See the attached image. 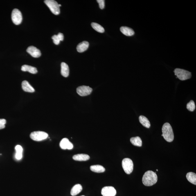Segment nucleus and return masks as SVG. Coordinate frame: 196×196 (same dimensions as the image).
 <instances>
[{"instance_id": "nucleus-1", "label": "nucleus", "mask_w": 196, "mask_h": 196, "mask_svg": "<svg viewBox=\"0 0 196 196\" xmlns=\"http://www.w3.org/2000/svg\"><path fill=\"white\" fill-rule=\"evenodd\" d=\"M158 177L155 172L152 171H147L144 174L142 181L145 186H150L157 182Z\"/></svg>"}, {"instance_id": "nucleus-2", "label": "nucleus", "mask_w": 196, "mask_h": 196, "mask_svg": "<svg viewBox=\"0 0 196 196\" xmlns=\"http://www.w3.org/2000/svg\"><path fill=\"white\" fill-rule=\"evenodd\" d=\"M163 136L167 142L170 143L173 141L174 135L172 127L170 124L166 123L164 124L162 127Z\"/></svg>"}, {"instance_id": "nucleus-3", "label": "nucleus", "mask_w": 196, "mask_h": 196, "mask_svg": "<svg viewBox=\"0 0 196 196\" xmlns=\"http://www.w3.org/2000/svg\"><path fill=\"white\" fill-rule=\"evenodd\" d=\"M174 72L177 78L182 81L188 79L191 77V73L190 72L179 68H176L174 70Z\"/></svg>"}, {"instance_id": "nucleus-4", "label": "nucleus", "mask_w": 196, "mask_h": 196, "mask_svg": "<svg viewBox=\"0 0 196 196\" xmlns=\"http://www.w3.org/2000/svg\"><path fill=\"white\" fill-rule=\"evenodd\" d=\"M44 2L52 13L55 15H58L60 14V7L57 2L54 0H46Z\"/></svg>"}, {"instance_id": "nucleus-5", "label": "nucleus", "mask_w": 196, "mask_h": 196, "mask_svg": "<svg viewBox=\"0 0 196 196\" xmlns=\"http://www.w3.org/2000/svg\"><path fill=\"white\" fill-rule=\"evenodd\" d=\"M122 166L126 173L129 174L132 173L133 170V163L129 158H125L122 161Z\"/></svg>"}, {"instance_id": "nucleus-6", "label": "nucleus", "mask_w": 196, "mask_h": 196, "mask_svg": "<svg viewBox=\"0 0 196 196\" xmlns=\"http://www.w3.org/2000/svg\"><path fill=\"white\" fill-rule=\"evenodd\" d=\"M48 136L47 133L42 131H36L32 132L30 135L31 139L36 141H40L46 140Z\"/></svg>"}, {"instance_id": "nucleus-7", "label": "nucleus", "mask_w": 196, "mask_h": 196, "mask_svg": "<svg viewBox=\"0 0 196 196\" xmlns=\"http://www.w3.org/2000/svg\"><path fill=\"white\" fill-rule=\"evenodd\" d=\"M11 19L14 24L18 25L21 24L22 21V16L20 10L15 8L12 11Z\"/></svg>"}, {"instance_id": "nucleus-8", "label": "nucleus", "mask_w": 196, "mask_h": 196, "mask_svg": "<svg viewBox=\"0 0 196 196\" xmlns=\"http://www.w3.org/2000/svg\"><path fill=\"white\" fill-rule=\"evenodd\" d=\"M93 91L92 88L88 86H80L77 88V92L80 96H85L90 95Z\"/></svg>"}, {"instance_id": "nucleus-9", "label": "nucleus", "mask_w": 196, "mask_h": 196, "mask_svg": "<svg viewBox=\"0 0 196 196\" xmlns=\"http://www.w3.org/2000/svg\"><path fill=\"white\" fill-rule=\"evenodd\" d=\"M116 193V189L112 186L104 187L101 190V194L103 196H115Z\"/></svg>"}, {"instance_id": "nucleus-10", "label": "nucleus", "mask_w": 196, "mask_h": 196, "mask_svg": "<svg viewBox=\"0 0 196 196\" xmlns=\"http://www.w3.org/2000/svg\"><path fill=\"white\" fill-rule=\"evenodd\" d=\"M27 52L32 56L35 58L40 57L41 55L40 50L33 46H31L27 48Z\"/></svg>"}, {"instance_id": "nucleus-11", "label": "nucleus", "mask_w": 196, "mask_h": 196, "mask_svg": "<svg viewBox=\"0 0 196 196\" xmlns=\"http://www.w3.org/2000/svg\"><path fill=\"white\" fill-rule=\"evenodd\" d=\"M60 146L61 148L64 150L66 149L71 150L73 147V144L67 138H64L62 140L60 143Z\"/></svg>"}, {"instance_id": "nucleus-12", "label": "nucleus", "mask_w": 196, "mask_h": 196, "mask_svg": "<svg viewBox=\"0 0 196 196\" xmlns=\"http://www.w3.org/2000/svg\"><path fill=\"white\" fill-rule=\"evenodd\" d=\"M21 86L23 90L26 92L33 93L35 91L32 86L26 80L23 81L21 84Z\"/></svg>"}, {"instance_id": "nucleus-13", "label": "nucleus", "mask_w": 196, "mask_h": 196, "mask_svg": "<svg viewBox=\"0 0 196 196\" xmlns=\"http://www.w3.org/2000/svg\"><path fill=\"white\" fill-rule=\"evenodd\" d=\"M61 74L65 77H67L69 75V66L65 63L62 62L61 65Z\"/></svg>"}, {"instance_id": "nucleus-14", "label": "nucleus", "mask_w": 196, "mask_h": 196, "mask_svg": "<svg viewBox=\"0 0 196 196\" xmlns=\"http://www.w3.org/2000/svg\"><path fill=\"white\" fill-rule=\"evenodd\" d=\"M89 46V43L87 41H84L80 43L77 46V50L79 53H82L87 50Z\"/></svg>"}, {"instance_id": "nucleus-15", "label": "nucleus", "mask_w": 196, "mask_h": 196, "mask_svg": "<svg viewBox=\"0 0 196 196\" xmlns=\"http://www.w3.org/2000/svg\"><path fill=\"white\" fill-rule=\"evenodd\" d=\"M74 160L77 161H86L90 159V156L87 154H77L73 156Z\"/></svg>"}, {"instance_id": "nucleus-16", "label": "nucleus", "mask_w": 196, "mask_h": 196, "mask_svg": "<svg viewBox=\"0 0 196 196\" xmlns=\"http://www.w3.org/2000/svg\"><path fill=\"white\" fill-rule=\"evenodd\" d=\"M21 70L23 71L28 72L32 74H36L37 72V68L27 65H24L21 66Z\"/></svg>"}, {"instance_id": "nucleus-17", "label": "nucleus", "mask_w": 196, "mask_h": 196, "mask_svg": "<svg viewBox=\"0 0 196 196\" xmlns=\"http://www.w3.org/2000/svg\"><path fill=\"white\" fill-rule=\"evenodd\" d=\"M120 31L122 33L127 36H132L134 34V32L132 28L127 27H122Z\"/></svg>"}, {"instance_id": "nucleus-18", "label": "nucleus", "mask_w": 196, "mask_h": 196, "mask_svg": "<svg viewBox=\"0 0 196 196\" xmlns=\"http://www.w3.org/2000/svg\"><path fill=\"white\" fill-rule=\"evenodd\" d=\"M82 188L80 184L75 185L72 188L71 194L72 196H75L80 193L82 191Z\"/></svg>"}, {"instance_id": "nucleus-19", "label": "nucleus", "mask_w": 196, "mask_h": 196, "mask_svg": "<svg viewBox=\"0 0 196 196\" xmlns=\"http://www.w3.org/2000/svg\"><path fill=\"white\" fill-rule=\"evenodd\" d=\"M139 120L140 123L143 126L147 128H149L150 127V123L146 117L141 115L139 117Z\"/></svg>"}, {"instance_id": "nucleus-20", "label": "nucleus", "mask_w": 196, "mask_h": 196, "mask_svg": "<svg viewBox=\"0 0 196 196\" xmlns=\"http://www.w3.org/2000/svg\"><path fill=\"white\" fill-rule=\"evenodd\" d=\"M92 171L97 173H101L105 171V169L103 166L100 165H92L90 167Z\"/></svg>"}, {"instance_id": "nucleus-21", "label": "nucleus", "mask_w": 196, "mask_h": 196, "mask_svg": "<svg viewBox=\"0 0 196 196\" xmlns=\"http://www.w3.org/2000/svg\"><path fill=\"white\" fill-rule=\"evenodd\" d=\"M64 35L62 33H59L57 35H54L52 37L53 39L54 43L56 45H58L60 43L61 41L64 40Z\"/></svg>"}, {"instance_id": "nucleus-22", "label": "nucleus", "mask_w": 196, "mask_h": 196, "mask_svg": "<svg viewBox=\"0 0 196 196\" xmlns=\"http://www.w3.org/2000/svg\"><path fill=\"white\" fill-rule=\"evenodd\" d=\"M186 178L191 183L196 185V174L193 172H189L187 173Z\"/></svg>"}, {"instance_id": "nucleus-23", "label": "nucleus", "mask_w": 196, "mask_h": 196, "mask_svg": "<svg viewBox=\"0 0 196 196\" xmlns=\"http://www.w3.org/2000/svg\"><path fill=\"white\" fill-rule=\"evenodd\" d=\"M16 151L15 158L17 160H20L22 158L23 149L21 145H17L15 147Z\"/></svg>"}, {"instance_id": "nucleus-24", "label": "nucleus", "mask_w": 196, "mask_h": 196, "mask_svg": "<svg viewBox=\"0 0 196 196\" xmlns=\"http://www.w3.org/2000/svg\"><path fill=\"white\" fill-rule=\"evenodd\" d=\"M130 141L133 145L141 147L142 146V141L139 137H136L130 138Z\"/></svg>"}, {"instance_id": "nucleus-25", "label": "nucleus", "mask_w": 196, "mask_h": 196, "mask_svg": "<svg viewBox=\"0 0 196 196\" xmlns=\"http://www.w3.org/2000/svg\"><path fill=\"white\" fill-rule=\"evenodd\" d=\"M92 27L96 31L100 32V33H104L105 32V30L104 28L100 25L96 23H92L91 24Z\"/></svg>"}, {"instance_id": "nucleus-26", "label": "nucleus", "mask_w": 196, "mask_h": 196, "mask_svg": "<svg viewBox=\"0 0 196 196\" xmlns=\"http://www.w3.org/2000/svg\"><path fill=\"white\" fill-rule=\"evenodd\" d=\"M187 109L189 111H193L195 109V102L193 100H191L187 105Z\"/></svg>"}, {"instance_id": "nucleus-27", "label": "nucleus", "mask_w": 196, "mask_h": 196, "mask_svg": "<svg viewBox=\"0 0 196 196\" xmlns=\"http://www.w3.org/2000/svg\"><path fill=\"white\" fill-rule=\"evenodd\" d=\"M6 120L4 119H0V129L5 128V124H6Z\"/></svg>"}, {"instance_id": "nucleus-28", "label": "nucleus", "mask_w": 196, "mask_h": 196, "mask_svg": "<svg viewBox=\"0 0 196 196\" xmlns=\"http://www.w3.org/2000/svg\"><path fill=\"white\" fill-rule=\"evenodd\" d=\"M97 1L98 3L100 8L101 9H103L105 7V1L104 0H98Z\"/></svg>"}, {"instance_id": "nucleus-29", "label": "nucleus", "mask_w": 196, "mask_h": 196, "mask_svg": "<svg viewBox=\"0 0 196 196\" xmlns=\"http://www.w3.org/2000/svg\"><path fill=\"white\" fill-rule=\"evenodd\" d=\"M59 7H60L62 6V5H61L60 4H59Z\"/></svg>"}, {"instance_id": "nucleus-30", "label": "nucleus", "mask_w": 196, "mask_h": 196, "mask_svg": "<svg viewBox=\"0 0 196 196\" xmlns=\"http://www.w3.org/2000/svg\"><path fill=\"white\" fill-rule=\"evenodd\" d=\"M156 171H158V170H157V169H156Z\"/></svg>"}, {"instance_id": "nucleus-31", "label": "nucleus", "mask_w": 196, "mask_h": 196, "mask_svg": "<svg viewBox=\"0 0 196 196\" xmlns=\"http://www.w3.org/2000/svg\"><path fill=\"white\" fill-rule=\"evenodd\" d=\"M84 196V195H82V196Z\"/></svg>"}]
</instances>
